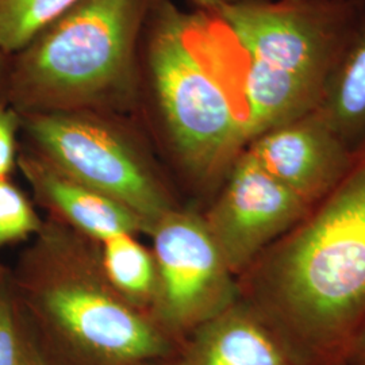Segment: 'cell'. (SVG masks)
Here are the masks:
<instances>
[{"label": "cell", "mask_w": 365, "mask_h": 365, "mask_svg": "<svg viewBox=\"0 0 365 365\" xmlns=\"http://www.w3.org/2000/svg\"><path fill=\"white\" fill-rule=\"evenodd\" d=\"M306 365H346L365 321V141L341 182L237 277Z\"/></svg>", "instance_id": "obj_1"}, {"label": "cell", "mask_w": 365, "mask_h": 365, "mask_svg": "<svg viewBox=\"0 0 365 365\" xmlns=\"http://www.w3.org/2000/svg\"><path fill=\"white\" fill-rule=\"evenodd\" d=\"M225 53L209 15L155 0L141 43L140 107L175 184L209 202L249 145L237 71Z\"/></svg>", "instance_id": "obj_2"}, {"label": "cell", "mask_w": 365, "mask_h": 365, "mask_svg": "<svg viewBox=\"0 0 365 365\" xmlns=\"http://www.w3.org/2000/svg\"><path fill=\"white\" fill-rule=\"evenodd\" d=\"M14 297L53 365H141L179 345L125 299L106 274L101 242L43 218L9 268Z\"/></svg>", "instance_id": "obj_3"}, {"label": "cell", "mask_w": 365, "mask_h": 365, "mask_svg": "<svg viewBox=\"0 0 365 365\" xmlns=\"http://www.w3.org/2000/svg\"><path fill=\"white\" fill-rule=\"evenodd\" d=\"M155 0H80L10 58L7 102L21 113L141 103V43Z\"/></svg>", "instance_id": "obj_4"}, {"label": "cell", "mask_w": 365, "mask_h": 365, "mask_svg": "<svg viewBox=\"0 0 365 365\" xmlns=\"http://www.w3.org/2000/svg\"><path fill=\"white\" fill-rule=\"evenodd\" d=\"M363 4L235 0L206 13L240 53L235 71L249 144L318 107Z\"/></svg>", "instance_id": "obj_5"}, {"label": "cell", "mask_w": 365, "mask_h": 365, "mask_svg": "<svg viewBox=\"0 0 365 365\" xmlns=\"http://www.w3.org/2000/svg\"><path fill=\"white\" fill-rule=\"evenodd\" d=\"M21 119L24 146L131 211L146 235L182 207L168 170L128 115L80 110L26 113Z\"/></svg>", "instance_id": "obj_6"}, {"label": "cell", "mask_w": 365, "mask_h": 365, "mask_svg": "<svg viewBox=\"0 0 365 365\" xmlns=\"http://www.w3.org/2000/svg\"><path fill=\"white\" fill-rule=\"evenodd\" d=\"M157 284L150 317L179 348L200 325L238 299V283L202 212L170 211L152 227Z\"/></svg>", "instance_id": "obj_7"}, {"label": "cell", "mask_w": 365, "mask_h": 365, "mask_svg": "<svg viewBox=\"0 0 365 365\" xmlns=\"http://www.w3.org/2000/svg\"><path fill=\"white\" fill-rule=\"evenodd\" d=\"M310 209L245 150L202 217L238 277Z\"/></svg>", "instance_id": "obj_8"}, {"label": "cell", "mask_w": 365, "mask_h": 365, "mask_svg": "<svg viewBox=\"0 0 365 365\" xmlns=\"http://www.w3.org/2000/svg\"><path fill=\"white\" fill-rule=\"evenodd\" d=\"M247 152L310 207L341 182L354 157L317 108L262 133Z\"/></svg>", "instance_id": "obj_9"}, {"label": "cell", "mask_w": 365, "mask_h": 365, "mask_svg": "<svg viewBox=\"0 0 365 365\" xmlns=\"http://www.w3.org/2000/svg\"><path fill=\"white\" fill-rule=\"evenodd\" d=\"M18 170L46 217L99 242L119 235H145L141 220L113 199L66 175L26 146H21Z\"/></svg>", "instance_id": "obj_10"}, {"label": "cell", "mask_w": 365, "mask_h": 365, "mask_svg": "<svg viewBox=\"0 0 365 365\" xmlns=\"http://www.w3.org/2000/svg\"><path fill=\"white\" fill-rule=\"evenodd\" d=\"M178 359L182 365H306L287 339L240 298L184 339Z\"/></svg>", "instance_id": "obj_11"}, {"label": "cell", "mask_w": 365, "mask_h": 365, "mask_svg": "<svg viewBox=\"0 0 365 365\" xmlns=\"http://www.w3.org/2000/svg\"><path fill=\"white\" fill-rule=\"evenodd\" d=\"M317 110L352 149L365 141V1L357 14Z\"/></svg>", "instance_id": "obj_12"}, {"label": "cell", "mask_w": 365, "mask_h": 365, "mask_svg": "<svg viewBox=\"0 0 365 365\" xmlns=\"http://www.w3.org/2000/svg\"><path fill=\"white\" fill-rule=\"evenodd\" d=\"M106 274L118 292L150 317L156 294V261L137 235H119L101 242ZM152 318V317H150Z\"/></svg>", "instance_id": "obj_13"}, {"label": "cell", "mask_w": 365, "mask_h": 365, "mask_svg": "<svg viewBox=\"0 0 365 365\" xmlns=\"http://www.w3.org/2000/svg\"><path fill=\"white\" fill-rule=\"evenodd\" d=\"M80 0H0V53L14 56Z\"/></svg>", "instance_id": "obj_14"}, {"label": "cell", "mask_w": 365, "mask_h": 365, "mask_svg": "<svg viewBox=\"0 0 365 365\" xmlns=\"http://www.w3.org/2000/svg\"><path fill=\"white\" fill-rule=\"evenodd\" d=\"M0 365H53L14 297L9 271L0 280Z\"/></svg>", "instance_id": "obj_15"}, {"label": "cell", "mask_w": 365, "mask_h": 365, "mask_svg": "<svg viewBox=\"0 0 365 365\" xmlns=\"http://www.w3.org/2000/svg\"><path fill=\"white\" fill-rule=\"evenodd\" d=\"M43 225L33 200L11 179L0 180V248L31 241Z\"/></svg>", "instance_id": "obj_16"}, {"label": "cell", "mask_w": 365, "mask_h": 365, "mask_svg": "<svg viewBox=\"0 0 365 365\" xmlns=\"http://www.w3.org/2000/svg\"><path fill=\"white\" fill-rule=\"evenodd\" d=\"M19 134H22L21 114L7 102H0V180L11 179L14 170H18Z\"/></svg>", "instance_id": "obj_17"}, {"label": "cell", "mask_w": 365, "mask_h": 365, "mask_svg": "<svg viewBox=\"0 0 365 365\" xmlns=\"http://www.w3.org/2000/svg\"><path fill=\"white\" fill-rule=\"evenodd\" d=\"M346 365H365V321L351 344Z\"/></svg>", "instance_id": "obj_18"}, {"label": "cell", "mask_w": 365, "mask_h": 365, "mask_svg": "<svg viewBox=\"0 0 365 365\" xmlns=\"http://www.w3.org/2000/svg\"><path fill=\"white\" fill-rule=\"evenodd\" d=\"M10 58H11L10 56L0 53V102H7V80H9Z\"/></svg>", "instance_id": "obj_19"}, {"label": "cell", "mask_w": 365, "mask_h": 365, "mask_svg": "<svg viewBox=\"0 0 365 365\" xmlns=\"http://www.w3.org/2000/svg\"><path fill=\"white\" fill-rule=\"evenodd\" d=\"M197 6V9L203 13H210L218 7H221L223 4H227V3H232L235 0H192Z\"/></svg>", "instance_id": "obj_20"}, {"label": "cell", "mask_w": 365, "mask_h": 365, "mask_svg": "<svg viewBox=\"0 0 365 365\" xmlns=\"http://www.w3.org/2000/svg\"><path fill=\"white\" fill-rule=\"evenodd\" d=\"M141 365H182L178 356L172 357V359H167V360H160V361H153V363H146V364Z\"/></svg>", "instance_id": "obj_21"}, {"label": "cell", "mask_w": 365, "mask_h": 365, "mask_svg": "<svg viewBox=\"0 0 365 365\" xmlns=\"http://www.w3.org/2000/svg\"><path fill=\"white\" fill-rule=\"evenodd\" d=\"M294 1H365V0H294Z\"/></svg>", "instance_id": "obj_22"}, {"label": "cell", "mask_w": 365, "mask_h": 365, "mask_svg": "<svg viewBox=\"0 0 365 365\" xmlns=\"http://www.w3.org/2000/svg\"><path fill=\"white\" fill-rule=\"evenodd\" d=\"M7 271H9V268L4 267L3 264H0V280L4 277V274H7Z\"/></svg>", "instance_id": "obj_23"}]
</instances>
